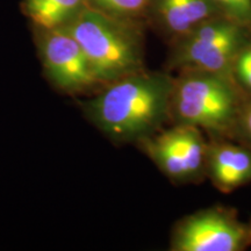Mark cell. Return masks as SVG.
Masks as SVG:
<instances>
[{"label":"cell","instance_id":"6da1fadb","mask_svg":"<svg viewBox=\"0 0 251 251\" xmlns=\"http://www.w3.org/2000/svg\"><path fill=\"white\" fill-rule=\"evenodd\" d=\"M174 76L147 69L106 84L79 105L85 118L117 143H135L170 122Z\"/></svg>","mask_w":251,"mask_h":251},{"label":"cell","instance_id":"7a4b0ae2","mask_svg":"<svg viewBox=\"0 0 251 251\" xmlns=\"http://www.w3.org/2000/svg\"><path fill=\"white\" fill-rule=\"evenodd\" d=\"M144 21L111 17L87 7L61 29L79 43L100 86L143 70Z\"/></svg>","mask_w":251,"mask_h":251},{"label":"cell","instance_id":"3957f363","mask_svg":"<svg viewBox=\"0 0 251 251\" xmlns=\"http://www.w3.org/2000/svg\"><path fill=\"white\" fill-rule=\"evenodd\" d=\"M247 97L230 75L179 71L174 77L170 124L193 126L212 137L231 140Z\"/></svg>","mask_w":251,"mask_h":251},{"label":"cell","instance_id":"277c9868","mask_svg":"<svg viewBox=\"0 0 251 251\" xmlns=\"http://www.w3.org/2000/svg\"><path fill=\"white\" fill-rule=\"evenodd\" d=\"M250 39V30L219 15L171 41L166 65L177 72L200 70L230 75L235 57Z\"/></svg>","mask_w":251,"mask_h":251},{"label":"cell","instance_id":"5b68a950","mask_svg":"<svg viewBox=\"0 0 251 251\" xmlns=\"http://www.w3.org/2000/svg\"><path fill=\"white\" fill-rule=\"evenodd\" d=\"M31 27L43 75L56 91L78 97L92 94L101 87L79 43L70 34L61 28Z\"/></svg>","mask_w":251,"mask_h":251},{"label":"cell","instance_id":"8992f818","mask_svg":"<svg viewBox=\"0 0 251 251\" xmlns=\"http://www.w3.org/2000/svg\"><path fill=\"white\" fill-rule=\"evenodd\" d=\"M251 247V222L233 208L213 206L185 216L171 234V251H242Z\"/></svg>","mask_w":251,"mask_h":251},{"label":"cell","instance_id":"52a82bcc","mask_svg":"<svg viewBox=\"0 0 251 251\" xmlns=\"http://www.w3.org/2000/svg\"><path fill=\"white\" fill-rule=\"evenodd\" d=\"M137 144L174 183H196L206 176L208 142L199 128L171 124V127L162 128Z\"/></svg>","mask_w":251,"mask_h":251},{"label":"cell","instance_id":"ba28073f","mask_svg":"<svg viewBox=\"0 0 251 251\" xmlns=\"http://www.w3.org/2000/svg\"><path fill=\"white\" fill-rule=\"evenodd\" d=\"M228 140L212 137L207 144L205 175L221 193L251 183V149Z\"/></svg>","mask_w":251,"mask_h":251},{"label":"cell","instance_id":"9c48e42d","mask_svg":"<svg viewBox=\"0 0 251 251\" xmlns=\"http://www.w3.org/2000/svg\"><path fill=\"white\" fill-rule=\"evenodd\" d=\"M219 15L222 14L213 0H151L147 21L155 25L170 43Z\"/></svg>","mask_w":251,"mask_h":251},{"label":"cell","instance_id":"30bf717a","mask_svg":"<svg viewBox=\"0 0 251 251\" xmlns=\"http://www.w3.org/2000/svg\"><path fill=\"white\" fill-rule=\"evenodd\" d=\"M87 7L86 0H23L21 9L31 26L63 28Z\"/></svg>","mask_w":251,"mask_h":251},{"label":"cell","instance_id":"8fae6325","mask_svg":"<svg viewBox=\"0 0 251 251\" xmlns=\"http://www.w3.org/2000/svg\"><path fill=\"white\" fill-rule=\"evenodd\" d=\"M87 6L111 17L147 23L151 0H86Z\"/></svg>","mask_w":251,"mask_h":251},{"label":"cell","instance_id":"7c38bea8","mask_svg":"<svg viewBox=\"0 0 251 251\" xmlns=\"http://www.w3.org/2000/svg\"><path fill=\"white\" fill-rule=\"evenodd\" d=\"M230 76L247 96H251V39L235 57Z\"/></svg>","mask_w":251,"mask_h":251},{"label":"cell","instance_id":"4fadbf2b","mask_svg":"<svg viewBox=\"0 0 251 251\" xmlns=\"http://www.w3.org/2000/svg\"><path fill=\"white\" fill-rule=\"evenodd\" d=\"M224 17L251 31V0H213Z\"/></svg>","mask_w":251,"mask_h":251},{"label":"cell","instance_id":"5bb4252c","mask_svg":"<svg viewBox=\"0 0 251 251\" xmlns=\"http://www.w3.org/2000/svg\"><path fill=\"white\" fill-rule=\"evenodd\" d=\"M233 139L251 149V96H248L243 103L231 135Z\"/></svg>","mask_w":251,"mask_h":251}]
</instances>
